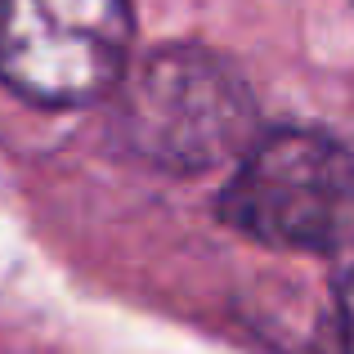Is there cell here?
<instances>
[{
    "label": "cell",
    "instance_id": "6da1fadb",
    "mask_svg": "<svg viewBox=\"0 0 354 354\" xmlns=\"http://www.w3.org/2000/svg\"><path fill=\"white\" fill-rule=\"evenodd\" d=\"M113 130L121 148L162 171H207L242 153L256 130V99L238 68L202 45H166L117 81Z\"/></svg>",
    "mask_w": 354,
    "mask_h": 354
},
{
    "label": "cell",
    "instance_id": "7a4b0ae2",
    "mask_svg": "<svg viewBox=\"0 0 354 354\" xmlns=\"http://www.w3.org/2000/svg\"><path fill=\"white\" fill-rule=\"evenodd\" d=\"M350 153L319 130H278L247 144L220 193L229 229L283 251H341L350 238Z\"/></svg>",
    "mask_w": 354,
    "mask_h": 354
},
{
    "label": "cell",
    "instance_id": "3957f363",
    "mask_svg": "<svg viewBox=\"0 0 354 354\" xmlns=\"http://www.w3.org/2000/svg\"><path fill=\"white\" fill-rule=\"evenodd\" d=\"M126 0H0V81L27 104H95L130 63Z\"/></svg>",
    "mask_w": 354,
    "mask_h": 354
}]
</instances>
